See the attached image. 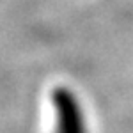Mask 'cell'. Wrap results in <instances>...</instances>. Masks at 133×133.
<instances>
[{
  "label": "cell",
  "instance_id": "obj_1",
  "mask_svg": "<svg viewBox=\"0 0 133 133\" xmlns=\"http://www.w3.org/2000/svg\"><path fill=\"white\" fill-rule=\"evenodd\" d=\"M55 133H87V123L82 105L68 87H57L51 92Z\"/></svg>",
  "mask_w": 133,
  "mask_h": 133
}]
</instances>
